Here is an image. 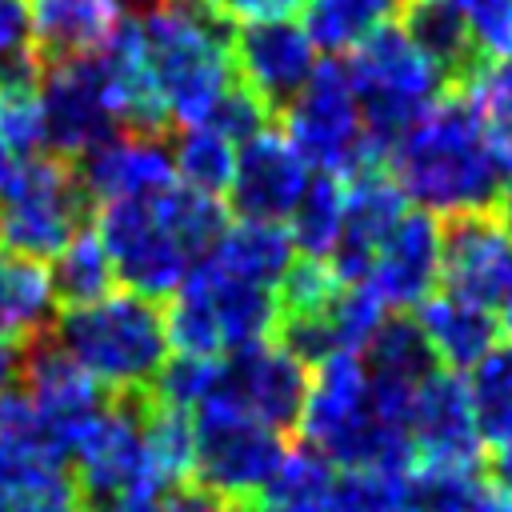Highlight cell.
<instances>
[{
	"instance_id": "obj_10",
	"label": "cell",
	"mask_w": 512,
	"mask_h": 512,
	"mask_svg": "<svg viewBox=\"0 0 512 512\" xmlns=\"http://www.w3.org/2000/svg\"><path fill=\"white\" fill-rule=\"evenodd\" d=\"M96 236L112 260V272L148 300L172 296L192 272V256L176 244V236L160 224L152 200H116L100 204Z\"/></svg>"
},
{
	"instance_id": "obj_30",
	"label": "cell",
	"mask_w": 512,
	"mask_h": 512,
	"mask_svg": "<svg viewBox=\"0 0 512 512\" xmlns=\"http://www.w3.org/2000/svg\"><path fill=\"white\" fill-rule=\"evenodd\" d=\"M144 440L156 464V476L164 488L192 480L196 468V432H192V412L180 408H164L156 400H148L144 392Z\"/></svg>"
},
{
	"instance_id": "obj_20",
	"label": "cell",
	"mask_w": 512,
	"mask_h": 512,
	"mask_svg": "<svg viewBox=\"0 0 512 512\" xmlns=\"http://www.w3.org/2000/svg\"><path fill=\"white\" fill-rule=\"evenodd\" d=\"M436 364H444L448 372H468L504 332L500 316L468 304V300H456L448 292H432L424 304H420V316H416Z\"/></svg>"
},
{
	"instance_id": "obj_22",
	"label": "cell",
	"mask_w": 512,
	"mask_h": 512,
	"mask_svg": "<svg viewBox=\"0 0 512 512\" xmlns=\"http://www.w3.org/2000/svg\"><path fill=\"white\" fill-rule=\"evenodd\" d=\"M52 284L48 268L28 256L0 248V340L24 344L52 324Z\"/></svg>"
},
{
	"instance_id": "obj_23",
	"label": "cell",
	"mask_w": 512,
	"mask_h": 512,
	"mask_svg": "<svg viewBox=\"0 0 512 512\" xmlns=\"http://www.w3.org/2000/svg\"><path fill=\"white\" fill-rule=\"evenodd\" d=\"M472 424L484 444L500 448L512 440V340H496L464 376Z\"/></svg>"
},
{
	"instance_id": "obj_41",
	"label": "cell",
	"mask_w": 512,
	"mask_h": 512,
	"mask_svg": "<svg viewBox=\"0 0 512 512\" xmlns=\"http://www.w3.org/2000/svg\"><path fill=\"white\" fill-rule=\"evenodd\" d=\"M88 512H160V500H156V492H128V496L96 500V504H88Z\"/></svg>"
},
{
	"instance_id": "obj_21",
	"label": "cell",
	"mask_w": 512,
	"mask_h": 512,
	"mask_svg": "<svg viewBox=\"0 0 512 512\" xmlns=\"http://www.w3.org/2000/svg\"><path fill=\"white\" fill-rule=\"evenodd\" d=\"M220 272L260 284V288H280L284 272L296 260L292 236L284 224H268V220H236L220 232V240L208 248V256Z\"/></svg>"
},
{
	"instance_id": "obj_8",
	"label": "cell",
	"mask_w": 512,
	"mask_h": 512,
	"mask_svg": "<svg viewBox=\"0 0 512 512\" xmlns=\"http://www.w3.org/2000/svg\"><path fill=\"white\" fill-rule=\"evenodd\" d=\"M72 480L88 504L128 496V492H160V476L144 440V392L108 396L96 424L84 432L72 456Z\"/></svg>"
},
{
	"instance_id": "obj_28",
	"label": "cell",
	"mask_w": 512,
	"mask_h": 512,
	"mask_svg": "<svg viewBox=\"0 0 512 512\" xmlns=\"http://www.w3.org/2000/svg\"><path fill=\"white\" fill-rule=\"evenodd\" d=\"M152 208L160 216V224L176 236V244L200 260L208 256V248L220 240V232L228 228V208L216 200V196H204V192H192L184 184H172L164 188L160 196H152Z\"/></svg>"
},
{
	"instance_id": "obj_2",
	"label": "cell",
	"mask_w": 512,
	"mask_h": 512,
	"mask_svg": "<svg viewBox=\"0 0 512 512\" xmlns=\"http://www.w3.org/2000/svg\"><path fill=\"white\" fill-rule=\"evenodd\" d=\"M52 336L112 396L148 392L168 360L164 308L128 288L80 308H60Z\"/></svg>"
},
{
	"instance_id": "obj_43",
	"label": "cell",
	"mask_w": 512,
	"mask_h": 512,
	"mask_svg": "<svg viewBox=\"0 0 512 512\" xmlns=\"http://www.w3.org/2000/svg\"><path fill=\"white\" fill-rule=\"evenodd\" d=\"M464 512H512V496L500 492V488H488V484H484V488L472 496V504H468Z\"/></svg>"
},
{
	"instance_id": "obj_19",
	"label": "cell",
	"mask_w": 512,
	"mask_h": 512,
	"mask_svg": "<svg viewBox=\"0 0 512 512\" xmlns=\"http://www.w3.org/2000/svg\"><path fill=\"white\" fill-rule=\"evenodd\" d=\"M124 20V0H32L28 52L40 68L92 56Z\"/></svg>"
},
{
	"instance_id": "obj_29",
	"label": "cell",
	"mask_w": 512,
	"mask_h": 512,
	"mask_svg": "<svg viewBox=\"0 0 512 512\" xmlns=\"http://www.w3.org/2000/svg\"><path fill=\"white\" fill-rule=\"evenodd\" d=\"M172 168H176V184L220 200L236 176V148L228 136H220L212 128H188L176 140Z\"/></svg>"
},
{
	"instance_id": "obj_24",
	"label": "cell",
	"mask_w": 512,
	"mask_h": 512,
	"mask_svg": "<svg viewBox=\"0 0 512 512\" xmlns=\"http://www.w3.org/2000/svg\"><path fill=\"white\" fill-rule=\"evenodd\" d=\"M396 8L400 0H308L300 4V28L312 48L340 56L368 40L376 28H384Z\"/></svg>"
},
{
	"instance_id": "obj_36",
	"label": "cell",
	"mask_w": 512,
	"mask_h": 512,
	"mask_svg": "<svg viewBox=\"0 0 512 512\" xmlns=\"http://www.w3.org/2000/svg\"><path fill=\"white\" fill-rule=\"evenodd\" d=\"M456 8L484 64H500L512 56V0H456Z\"/></svg>"
},
{
	"instance_id": "obj_44",
	"label": "cell",
	"mask_w": 512,
	"mask_h": 512,
	"mask_svg": "<svg viewBox=\"0 0 512 512\" xmlns=\"http://www.w3.org/2000/svg\"><path fill=\"white\" fill-rule=\"evenodd\" d=\"M16 376H20V344L0 340V396L16 384Z\"/></svg>"
},
{
	"instance_id": "obj_3",
	"label": "cell",
	"mask_w": 512,
	"mask_h": 512,
	"mask_svg": "<svg viewBox=\"0 0 512 512\" xmlns=\"http://www.w3.org/2000/svg\"><path fill=\"white\" fill-rule=\"evenodd\" d=\"M144 52L152 80L168 104L172 124L180 128H204L228 84L232 72V28L220 20L192 16L168 0H160L140 20Z\"/></svg>"
},
{
	"instance_id": "obj_34",
	"label": "cell",
	"mask_w": 512,
	"mask_h": 512,
	"mask_svg": "<svg viewBox=\"0 0 512 512\" xmlns=\"http://www.w3.org/2000/svg\"><path fill=\"white\" fill-rule=\"evenodd\" d=\"M216 380H220V360L176 352V356L164 360V368L156 372V380H152V388H148V400H156V404H164V408L192 412L200 400H208V396L216 392Z\"/></svg>"
},
{
	"instance_id": "obj_12",
	"label": "cell",
	"mask_w": 512,
	"mask_h": 512,
	"mask_svg": "<svg viewBox=\"0 0 512 512\" xmlns=\"http://www.w3.org/2000/svg\"><path fill=\"white\" fill-rule=\"evenodd\" d=\"M40 100H44V152L52 156L80 160L88 148L116 136V120L104 96L96 56L44 68Z\"/></svg>"
},
{
	"instance_id": "obj_31",
	"label": "cell",
	"mask_w": 512,
	"mask_h": 512,
	"mask_svg": "<svg viewBox=\"0 0 512 512\" xmlns=\"http://www.w3.org/2000/svg\"><path fill=\"white\" fill-rule=\"evenodd\" d=\"M484 124V140L496 156V164L504 168V176L512 180V64H488L464 92Z\"/></svg>"
},
{
	"instance_id": "obj_13",
	"label": "cell",
	"mask_w": 512,
	"mask_h": 512,
	"mask_svg": "<svg viewBox=\"0 0 512 512\" xmlns=\"http://www.w3.org/2000/svg\"><path fill=\"white\" fill-rule=\"evenodd\" d=\"M232 72L280 116L316 68V48L296 20L232 28Z\"/></svg>"
},
{
	"instance_id": "obj_9",
	"label": "cell",
	"mask_w": 512,
	"mask_h": 512,
	"mask_svg": "<svg viewBox=\"0 0 512 512\" xmlns=\"http://www.w3.org/2000/svg\"><path fill=\"white\" fill-rule=\"evenodd\" d=\"M440 228V292L468 300L504 324L512 312V228L496 208L448 216Z\"/></svg>"
},
{
	"instance_id": "obj_25",
	"label": "cell",
	"mask_w": 512,
	"mask_h": 512,
	"mask_svg": "<svg viewBox=\"0 0 512 512\" xmlns=\"http://www.w3.org/2000/svg\"><path fill=\"white\" fill-rule=\"evenodd\" d=\"M332 460H324L316 448H288L276 476L252 496L256 512H328L332 500Z\"/></svg>"
},
{
	"instance_id": "obj_14",
	"label": "cell",
	"mask_w": 512,
	"mask_h": 512,
	"mask_svg": "<svg viewBox=\"0 0 512 512\" xmlns=\"http://www.w3.org/2000/svg\"><path fill=\"white\" fill-rule=\"evenodd\" d=\"M440 256L444 228L432 212H404V220L384 236L368 264V288L384 300V308H420L440 288Z\"/></svg>"
},
{
	"instance_id": "obj_18",
	"label": "cell",
	"mask_w": 512,
	"mask_h": 512,
	"mask_svg": "<svg viewBox=\"0 0 512 512\" xmlns=\"http://www.w3.org/2000/svg\"><path fill=\"white\" fill-rule=\"evenodd\" d=\"M76 164V176L92 204H116V200H152L164 188L176 184L172 156L164 140L148 136H108L104 144L88 148Z\"/></svg>"
},
{
	"instance_id": "obj_45",
	"label": "cell",
	"mask_w": 512,
	"mask_h": 512,
	"mask_svg": "<svg viewBox=\"0 0 512 512\" xmlns=\"http://www.w3.org/2000/svg\"><path fill=\"white\" fill-rule=\"evenodd\" d=\"M12 168H16V160H12V152L0 144V188H4V180L12 176Z\"/></svg>"
},
{
	"instance_id": "obj_37",
	"label": "cell",
	"mask_w": 512,
	"mask_h": 512,
	"mask_svg": "<svg viewBox=\"0 0 512 512\" xmlns=\"http://www.w3.org/2000/svg\"><path fill=\"white\" fill-rule=\"evenodd\" d=\"M220 12L232 28L244 24H276L300 16V0H220Z\"/></svg>"
},
{
	"instance_id": "obj_38",
	"label": "cell",
	"mask_w": 512,
	"mask_h": 512,
	"mask_svg": "<svg viewBox=\"0 0 512 512\" xmlns=\"http://www.w3.org/2000/svg\"><path fill=\"white\" fill-rule=\"evenodd\" d=\"M228 500L212 488H204L200 480H184V484H172L160 500V512H224Z\"/></svg>"
},
{
	"instance_id": "obj_15",
	"label": "cell",
	"mask_w": 512,
	"mask_h": 512,
	"mask_svg": "<svg viewBox=\"0 0 512 512\" xmlns=\"http://www.w3.org/2000/svg\"><path fill=\"white\" fill-rule=\"evenodd\" d=\"M304 188H308V164L296 156V148L280 128L256 132L236 152V176L228 196L240 220L284 224Z\"/></svg>"
},
{
	"instance_id": "obj_27",
	"label": "cell",
	"mask_w": 512,
	"mask_h": 512,
	"mask_svg": "<svg viewBox=\"0 0 512 512\" xmlns=\"http://www.w3.org/2000/svg\"><path fill=\"white\" fill-rule=\"evenodd\" d=\"M340 228H344V180L328 176V172H316L308 180V188L300 192L292 216H288L292 248L300 256L328 260L340 244Z\"/></svg>"
},
{
	"instance_id": "obj_39",
	"label": "cell",
	"mask_w": 512,
	"mask_h": 512,
	"mask_svg": "<svg viewBox=\"0 0 512 512\" xmlns=\"http://www.w3.org/2000/svg\"><path fill=\"white\" fill-rule=\"evenodd\" d=\"M24 36H28V12L20 8V0H0V56L20 52Z\"/></svg>"
},
{
	"instance_id": "obj_26",
	"label": "cell",
	"mask_w": 512,
	"mask_h": 512,
	"mask_svg": "<svg viewBox=\"0 0 512 512\" xmlns=\"http://www.w3.org/2000/svg\"><path fill=\"white\" fill-rule=\"evenodd\" d=\"M112 260L96 236V228H80L56 256L48 268V284H52V300L56 308H80L92 304L100 296L112 292Z\"/></svg>"
},
{
	"instance_id": "obj_11",
	"label": "cell",
	"mask_w": 512,
	"mask_h": 512,
	"mask_svg": "<svg viewBox=\"0 0 512 512\" xmlns=\"http://www.w3.org/2000/svg\"><path fill=\"white\" fill-rule=\"evenodd\" d=\"M216 392L228 396L244 416L284 436L300 420L308 396V368L276 340H256L220 360Z\"/></svg>"
},
{
	"instance_id": "obj_42",
	"label": "cell",
	"mask_w": 512,
	"mask_h": 512,
	"mask_svg": "<svg viewBox=\"0 0 512 512\" xmlns=\"http://www.w3.org/2000/svg\"><path fill=\"white\" fill-rule=\"evenodd\" d=\"M488 476H492V484H496L500 492L512 496V440L500 444V448L492 452V460H488Z\"/></svg>"
},
{
	"instance_id": "obj_7",
	"label": "cell",
	"mask_w": 512,
	"mask_h": 512,
	"mask_svg": "<svg viewBox=\"0 0 512 512\" xmlns=\"http://www.w3.org/2000/svg\"><path fill=\"white\" fill-rule=\"evenodd\" d=\"M192 432H196L192 476L204 488L220 492L224 500L256 496L288 456V444L280 432L244 416L220 392H212L192 408Z\"/></svg>"
},
{
	"instance_id": "obj_16",
	"label": "cell",
	"mask_w": 512,
	"mask_h": 512,
	"mask_svg": "<svg viewBox=\"0 0 512 512\" xmlns=\"http://www.w3.org/2000/svg\"><path fill=\"white\" fill-rule=\"evenodd\" d=\"M404 212H408V196L400 192L388 168H364L344 180V228L336 252L328 256L340 284H356L368 276L376 248L404 220Z\"/></svg>"
},
{
	"instance_id": "obj_5",
	"label": "cell",
	"mask_w": 512,
	"mask_h": 512,
	"mask_svg": "<svg viewBox=\"0 0 512 512\" xmlns=\"http://www.w3.org/2000/svg\"><path fill=\"white\" fill-rule=\"evenodd\" d=\"M92 200L76 164L52 152L28 156L0 188V248L28 260H52L80 228H88Z\"/></svg>"
},
{
	"instance_id": "obj_35",
	"label": "cell",
	"mask_w": 512,
	"mask_h": 512,
	"mask_svg": "<svg viewBox=\"0 0 512 512\" xmlns=\"http://www.w3.org/2000/svg\"><path fill=\"white\" fill-rule=\"evenodd\" d=\"M0 512H88V500L68 468H36L4 492Z\"/></svg>"
},
{
	"instance_id": "obj_6",
	"label": "cell",
	"mask_w": 512,
	"mask_h": 512,
	"mask_svg": "<svg viewBox=\"0 0 512 512\" xmlns=\"http://www.w3.org/2000/svg\"><path fill=\"white\" fill-rule=\"evenodd\" d=\"M276 124L288 136V144L296 148V156L304 164H312L316 172L348 180L364 168H380V164H372L368 144H364L356 88H352L344 64H336V60L312 68L308 84L292 96V104L276 116Z\"/></svg>"
},
{
	"instance_id": "obj_4",
	"label": "cell",
	"mask_w": 512,
	"mask_h": 512,
	"mask_svg": "<svg viewBox=\"0 0 512 512\" xmlns=\"http://www.w3.org/2000/svg\"><path fill=\"white\" fill-rule=\"evenodd\" d=\"M280 320L276 288H260L220 272L212 260H196L184 284L164 308L168 344L184 356H228L244 344L272 340Z\"/></svg>"
},
{
	"instance_id": "obj_32",
	"label": "cell",
	"mask_w": 512,
	"mask_h": 512,
	"mask_svg": "<svg viewBox=\"0 0 512 512\" xmlns=\"http://www.w3.org/2000/svg\"><path fill=\"white\" fill-rule=\"evenodd\" d=\"M388 320L384 300L368 288V280L356 284H340V292L332 296V304L324 308V324L332 336V352H364V344L376 336V328Z\"/></svg>"
},
{
	"instance_id": "obj_1",
	"label": "cell",
	"mask_w": 512,
	"mask_h": 512,
	"mask_svg": "<svg viewBox=\"0 0 512 512\" xmlns=\"http://www.w3.org/2000/svg\"><path fill=\"white\" fill-rule=\"evenodd\" d=\"M388 172L420 212L444 220L496 208L508 184L464 92H444L416 120V128L388 152Z\"/></svg>"
},
{
	"instance_id": "obj_47",
	"label": "cell",
	"mask_w": 512,
	"mask_h": 512,
	"mask_svg": "<svg viewBox=\"0 0 512 512\" xmlns=\"http://www.w3.org/2000/svg\"><path fill=\"white\" fill-rule=\"evenodd\" d=\"M504 328H508V332H512V312H508V316H504Z\"/></svg>"
},
{
	"instance_id": "obj_46",
	"label": "cell",
	"mask_w": 512,
	"mask_h": 512,
	"mask_svg": "<svg viewBox=\"0 0 512 512\" xmlns=\"http://www.w3.org/2000/svg\"><path fill=\"white\" fill-rule=\"evenodd\" d=\"M392 512H420L416 504H400V508H392Z\"/></svg>"
},
{
	"instance_id": "obj_17",
	"label": "cell",
	"mask_w": 512,
	"mask_h": 512,
	"mask_svg": "<svg viewBox=\"0 0 512 512\" xmlns=\"http://www.w3.org/2000/svg\"><path fill=\"white\" fill-rule=\"evenodd\" d=\"M408 436L420 464H456V468H480L484 440L472 424L464 380L448 368H436L412 396Z\"/></svg>"
},
{
	"instance_id": "obj_40",
	"label": "cell",
	"mask_w": 512,
	"mask_h": 512,
	"mask_svg": "<svg viewBox=\"0 0 512 512\" xmlns=\"http://www.w3.org/2000/svg\"><path fill=\"white\" fill-rule=\"evenodd\" d=\"M36 468H48V464H36V460H28L24 452H16L12 444H4L0 440V500H4V492L8 488H16L28 472H36Z\"/></svg>"
},
{
	"instance_id": "obj_33",
	"label": "cell",
	"mask_w": 512,
	"mask_h": 512,
	"mask_svg": "<svg viewBox=\"0 0 512 512\" xmlns=\"http://www.w3.org/2000/svg\"><path fill=\"white\" fill-rule=\"evenodd\" d=\"M400 504H412V496H408V472L344 468L332 480L328 512H392Z\"/></svg>"
}]
</instances>
